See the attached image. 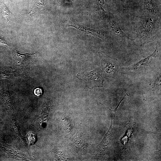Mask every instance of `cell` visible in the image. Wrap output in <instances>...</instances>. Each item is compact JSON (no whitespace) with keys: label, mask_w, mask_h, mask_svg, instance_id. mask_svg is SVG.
I'll use <instances>...</instances> for the list:
<instances>
[{"label":"cell","mask_w":161,"mask_h":161,"mask_svg":"<svg viewBox=\"0 0 161 161\" xmlns=\"http://www.w3.org/2000/svg\"><path fill=\"white\" fill-rule=\"evenodd\" d=\"M155 23L154 18L148 17L140 18L136 30L138 36L145 43L150 42L154 37Z\"/></svg>","instance_id":"6da1fadb"},{"label":"cell","mask_w":161,"mask_h":161,"mask_svg":"<svg viewBox=\"0 0 161 161\" xmlns=\"http://www.w3.org/2000/svg\"><path fill=\"white\" fill-rule=\"evenodd\" d=\"M35 53H21L16 49L12 50L13 66L17 70L25 72L30 64V61Z\"/></svg>","instance_id":"7a4b0ae2"},{"label":"cell","mask_w":161,"mask_h":161,"mask_svg":"<svg viewBox=\"0 0 161 161\" xmlns=\"http://www.w3.org/2000/svg\"><path fill=\"white\" fill-rule=\"evenodd\" d=\"M80 76L83 80H85L88 83L90 87L101 86L103 85V79L100 71L98 70H94L82 75H78Z\"/></svg>","instance_id":"3957f363"},{"label":"cell","mask_w":161,"mask_h":161,"mask_svg":"<svg viewBox=\"0 0 161 161\" xmlns=\"http://www.w3.org/2000/svg\"><path fill=\"white\" fill-rule=\"evenodd\" d=\"M99 55L102 62L106 63L103 64L105 72L112 76L117 72L119 65L117 60L109 57L103 52H99Z\"/></svg>","instance_id":"277c9868"},{"label":"cell","mask_w":161,"mask_h":161,"mask_svg":"<svg viewBox=\"0 0 161 161\" xmlns=\"http://www.w3.org/2000/svg\"><path fill=\"white\" fill-rule=\"evenodd\" d=\"M66 23V26L73 27L85 34L97 37L101 39L103 37L104 34L101 31L89 28L79 25L72 21L70 18H68L67 20Z\"/></svg>","instance_id":"5b68a950"},{"label":"cell","mask_w":161,"mask_h":161,"mask_svg":"<svg viewBox=\"0 0 161 161\" xmlns=\"http://www.w3.org/2000/svg\"><path fill=\"white\" fill-rule=\"evenodd\" d=\"M158 52V42L157 44V46L155 50L152 54L148 57L144 58L138 62L136 63L131 66L128 68L129 71L136 70H138L144 66L148 65V64L152 60V59L155 58Z\"/></svg>","instance_id":"8992f818"},{"label":"cell","mask_w":161,"mask_h":161,"mask_svg":"<svg viewBox=\"0 0 161 161\" xmlns=\"http://www.w3.org/2000/svg\"><path fill=\"white\" fill-rule=\"evenodd\" d=\"M111 30L114 34L117 35L121 38L132 41V40L128 37L121 29L117 22L114 19H111L108 23Z\"/></svg>","instance_id":"52a82bcc"},{"label":"cell","mask_w":161,"mask_h":161,"mask_svg":"<svg viewBox=\"0 0 161 161\" xmlns=\"http://www.w3.org/2000/svg\"><path fill=\"white\" fill-rule=\"evenodd\" d=\"M44 5V0H36L29 11L25 14L31 16H34L38 12L42 9Z\"/></svg>","instance_id":"ba28073f"},{"label":"cell","mask_w":161,"mask_h":161,"mask_svg":"<svg viewBox=\"0 0 161 161\" xmlns=\"http://www.w3.org/2000/svg\"><path fill=\"white\" fill-rule=\"evenodd\" d=\"M144 3L145 9L150 14H157L158 10L155 1L153 0H145Z\"/></svg>","instance_id":"9c48e42d"},{"label":"cell","mask_w":161,"mask_h":161,"mask_svg":"<svg viewBox=\"0 0 161 161\" xmlns=\"http://www.w3.org/2000/svg\"><path fill=\"white\" fill-rule=\"evenodd\" d=\"M0 98L7 106L9 107L12 106V102L7 89H3L0 90Z\"/></svg>","instance_id":"30bf717a"},{"label":"cell","mask_w":161,"mask_h":161,"mask_svg":"<svg viewBox=\"0 0 161 161\" xmlns=\"http://www.w3.org/2000/svg\"><path fill=\"white\" fill-rule=\"evenodd\" d=\"M1 12L6 21L9 22L10 21L13 15L5 4L4 0L1 3Z\"/></svg>","instance_id":"8fae6325"},{"label":"cell","mask_w":161,"mask_h":161,"mask_svg":"<svg viewBox=\"0 0 161 161\" xmlns=\"http://www.w3.org/2000/svg\"><path fill=\"white\" fill-rule=\"evenodd\" d=\"M105 0H95V8L100 15L104 14L107 12L103 9Z\"/></svg>","instance_id":"7c38bea8"},{"label":"cell","mask_w":161,"mask_h":161,"mask_svg":"<svg viewBox=\"0 0 161 161\" xmlns=\"http://www.w3.org/2000/svg\"><path fill=\"white\" fill-rule=\"evenodd\" d=\"M14 72L11 68H4L0 72V78H8L11 76Z\"/></svg>","instance_id":"4fadbf2b"},{"label":"cell","mask_w":161,"mask_h":161,"mask_svg":"<svg viewBox=\"0 0 161 161\" xmlns=\"http://www.w3.org/2000/svg\"><path fill=\"white\" fill-rule=\"evenodd\" d=\"M27 138L30 145L33 144L36 140V135L33 133H31L28 134Z\"/></svg>","instance_id":"5bb4252c"},{"label":"cell","mask_w":161,"mask_h":161,"mask_svg":"<svg viewBox=\"0 0 161 161\" xmlns=\"http://www.w3.org/2000/svg\"><path fill=\"white\" fill-rule=\"evenodd\" d=\"M0 44L7 47L10 46L8 41L3 38L1 36H0Z\"/></svg>","instance_id":"9a60e30c"},{"label":"cell","mask_w":161,"mask_h":161,"mask_svg":"<svg viewBox=\"0 0 161 161\" xmlns=\"http://www.w3.org/2000/svg\"><path fill=\"white\" fill-rule=\"evenodd\" d=\"M34 92L35 95L39 96L42 94V89L39 88H36L34 90Z\"/></svg>","instance_id":"2e32d148"}]
</instances>
